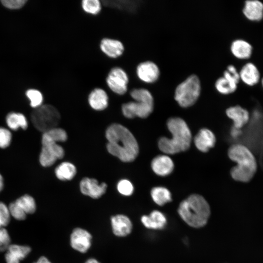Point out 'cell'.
Masks as SVG:
<instances>
[{
  "label": "cell",
  "mask_w": 263,
  "mask_h": 263,
  "mask_svg": "<svg viewBox=\"0 0 263 263\" xmlns=\"http://www.w3.org/2000/svg\"><path fill=\"white\" fill-rule=\"evenodd\" d=\"M240 132V129L233 127L231 131V134L233 137H236L239 135Z\"/></svg>",
  "instance_id": "b9f144b4"
},
{
  "label": "cell",
  "mask_w": 263,
  "mask_h": 263,
  "mask_svg": "<svg viewBox=\"0 0 263 263\" xmlns=\"http://www.w3.org/2000/svg\"><path fill=\"white\" fill-rule=\"evenodd\" d=\"M178 212L188 225L200 228L207 223L210 209L208 203L203 196L194 194L180 204Z\"/></svg>",
  "instance_id": "277c9868"
},
{
  "label": "cell",
  "mask_w": 263,
  "mask_h": 263,
  "mask_svg": "<svg viewBox=\"0 0 263 263\" xmlns=\"http://www.w3.org/2000/svg\"><path fill=\"white\" fill-rule=\"evenodd\" d=\"M262 86L263 87V78L262 79Z\"/></svg>",
  "instance_id": "f6af8a7d"
},
{
  "label": "cell",
  "mask_w": 263,
  "mask_h": 263,
  "mask_svg": "<svg viewBox=\"0 0 263 263\" xmlns=\"http://www.w3.org/2000/svg\"><path fill=\"white\" fill-rule=\"evenodd\" d=\"M215 142V135L207 128L201 129L194 139V144L197 149L203 152H206L213 148Z\"/></svg>",
  "instance_id": "5bb4252c"
},
{
  "label": "cell",
  "mask_w": 263,
  "mask_h": 263,
  "mask_svg": "<svg viewBox=\"0 0 263 263\" xmlns=\"http://www.w3.org/2000/svg\"><path fill=\"white\" fill-rule=\"evenodd\" d=\"M167 127L171 138L161 137L158 142L162 152L173 154L187 150L191 141V133L186 122L180 117H172L167 122Z\"/></svg>",
  "instance_id": "7a4b0ae2"
},
{
  "label": "cell",
  "mask_w": 263,
  "mask_h": 263,
  "mask_svg": "<svg viewBox=\"0 0 263 263\" xmlns=\"http://www.w3.org/2000/svg\"><path fill=\"white\" fill-rule=\"evenodd\" d=\"M118 192L123 195L130 196L133 192V186L132 183L128 180H120L117 186Z\"/></svg>",
  "instance_id": "d590c367"
},
{
  "label": "cell",
  "mask_w": 263,
  "mask_h": 263,
  "mask_svg": "<svg viewBox=\"0 0 263 263\" xmlns=\"http://www.w3.org/2000/svg\"><path fill=\"white\" fill-rule=\"evenodd\" d=\"M154 102L134 101L125 103L122 105V112L127 118L138 117L145 118L152 113Z\"/></svg>",
  "instance_id": "9c48e42d"
},
{
  "label": "cell",
  "mask_w": 263,
  "mask_h": 263,
  "mask_svg": "<svg viewBox=\"0 0 263 263\" xmlns=\"http://www.w3.org/2000/svg\"><path fill=\"white\" fill-rule=\"evenodd\" d=\"M151 169L157 175L165 176L170 174L173 170L174 163L168 155H159L153 159L151 163Z\"/></svg>",
  "instance_id": "9a60e30c"
},
{
  "label": "cell",
  "mask_w": 263,
  "mask_h": 263,
  "mask_svg": "<svg viewBox=\"0 0 263 263\" xmlns=\"http://www.w3.org/2000/svg\"><path fill=\"white\" fill-rule=\"evenodd\" d=\"M5 259L6 263H20V261L12 257L6 252L5 254Z\"/></svg>",
  "instance_id": "ab89813d"
},
{
  "label": "cell",
  "mask_w": 263,
  "mask_h": 263,
  "mask_svg": "<svg viewBox=\"0 0 263 263\" xmlns=\"http://www.w3.org/2000/svg\"><path fill=\"white\" fill-rule=\"evenodd\" d=\"M84 263H100L98 260L94 258H90L88 259Z\"/></svg>",
  "instance_id": "7bdbcfd3"
},
{
  "label": "cell",
  "mask_w": 263,
  "mask_h": 263,
  "mask_svg": "<svg viewBox=\"0 0 263 263\" xmlns=\"http://www.w3.org/2000/svg\"><path fill=\"white\" fill-rule=\"evenodd\" d=\"M141 221L146 227L153 229H162L167 223L165 215L158 210L152 211L149 216H142Z\"/></svg>",
  "instance_id": "7402d4cb"
},
{
  "label": "cell",
  "mask_w": 263,
  "mask_h": 263,
  "mask_svg": "<svg viewBox=\"0 0 263 263\" xmlns=\"http://www.w3.org/2000/svg\"><path fill=\"white\" fill-rule=\"evenodd\" d=\"M60 118L58 110L50 104L42 105L31 113V120L33 126L43 133L57 128Z\"/></svg>",
  "instance_id": "52a82bcc"
},
{
  "label": "cell",
  "mask_w": 263,
  "mask_h": 263,
  "mask_svg": "<svg viewBox=\"0 0 263 263\" xmlns=\"http://www.w3.org/2000/svg\"><path fill=\"white\" fill-rule=\"evenodd\" d=\"M130 95L134 101L154 102L151 92L145 88H135L130 92Z\"/></svg>",
  "instance_id": "f546056e"
},
{
  "label": "cell",
  "mask_w": 263,
  "mask_h": 263,
  "mask_svg": "<svg viewBox=\"0 0 263 263\" xmlns=\"http://www.w3.org/2000/svg\"><path fill=\"white\" fill-rule=\"evenodd\" d=\"M15 202L26 214H33L36 210L35 200L33 197L28 194L20 197Z\"/></svg>",
  "instance_id": "f1b7e54d"
},
{
  "label": "cell",
  "mask_w": 263,
  "mask_h": 263,
  "mask_svg": "<svg viewBox=\"0 0 263 263\" xmlns=\"http://www.w3.org/2000/svg\"><path fill=\"white\" fill-rule=\"evenodd\" d=\"M67 137V132L61 128H56L43 133L39 158L43 167H50L64 157V150L57 143L66 141Z\"/></svg>",
  "instance_id": "5b68a950"
},
{
  "label": "cell",
  "mask_w": 263,
  "mask_h": 263,
  "mask_svg": "<svg viewBox=\"0 0 263 263\" xmlns=\"http://www.w3.org/2000/svg\"><path fill=\"white\" fill-rule=\"evenodd\" d=\"M31 251V248L29 246L11 244L6 251L14 258L20 261L26 258Z\"/></svg>",
  "instance_id": "83f0119b"
},
{
  "label": "cell",
  "mask_w": 263,
  "mask_h": 263,
  "mask_svg": "<svg viewBox=\"0 0 263 263\" xmlns=\"http://www.w3.org/2000/svg\"><path fill=\"white\" fill-rule=\"evenodd\" d=\"M81 6L85 12L92 15L98 14L102 9V4L99 0H83Z\"/></svg>",
  "instance_id": "4dcf8cb0"
},
{
  "label": "cell",
  "mask_w": 263,
  "mask_h": 263,
  "mask_svg": "<svg viewBox=\"0 0 263 263\" xmlns=\"http://www.w3.org/2000/svg\"><path fill=\"white\" fill-rule=\"evenodd\" d=\"M99 46L103 53L113 58L121 56L124 51V46L121 41L111 38H102Z\"/></svg>",
  "instance_id": "2e32d148"
},
{
  "label": "cell",
  "mask_w": 263,
  "mask_h": 263,
  "mask_svg": "<svg viewBox=\"0 0 263 263\" xmlns=\"http://www.w3.org/2000/svg\"><path fill=\"white\" fill-rule=\"evenodd\" d=\"M11 215L8 207L0 202V228H4L10 222Z\"/></svg>",
  "instance_id": "e575fe53"
},
{
  "label": "cell",
  "mask_w": 263,
  "mask_h": 263,
  "mask_svg": "<svg viewBox=\"0 0 263 263\" xmlns=\"http://www.w3.org/2000/svg\"><path fill=\"white\" fill-rule=\"evenodd\" d=\"M243 13L246 18L251 21H260L263 18V3L258 0H246Z\"/></svg>",
  "instance_id": "d6986e66"
},
{
  "label": "cell",
  "mask_w": 263,
  "mask_h": 263,
  "mask_svg": "<svg viewBox=\"0 0 263 263\" xmlns=\"http://www.w3.org/2000/svg\"><path fill=\"white\" fill-rule=\"evenodd\" d=\"M136 73L141 81L148 84L156 82L160 75L159 67L156 63L150 60L139 63L136 67Z\"/></svg>",
  "instance_id": "30bf717a"
},
{
  "label": "cell",
  "mask_w": 263,
  "mask_h": 263,
  "mask_svg": "<svg viewBox=\"0 0 263 263\" xmlns=\"http://www.w3.org/2000/svg\"><path fill=\"white\" fill-rule=\"evenodd\" d=\"M239 73L240 80L248 86L257 84L260 79V74L258 69L251 62L245 64Z\"/></svg>",
  "instance_id": "ac0fdd59"
},
{
  "label": "cell",
  "mask_w": 263,
  "mask_h": 263,
  "mask_svg": "<svg viewBox=\"0 0 263 263\" xmlns=\"http://www.w3.org/2000/svg\"><path fill=\"white\" fill-rule=\"evenodd\" d=\"M201 92V83L199 77L192 74L180 83L176 87L174 98L182 108L193 105L198 100Z\"/></svg>",
  "instance_id": "8992f818"
},
{
  "label": "cell",
  "mask_w": 263,
  "mask_h": 263,
  "mask_svg": "<svg viewBox=\"0 0 263 263\" xmlns=\"http://www.w3.org/2000/svg\"><path fill=\"white\" fill-rule=\"evenodd\" d=\"M8 208L11 216L14 219L19 221L26 219L27 214L15 201L9 204Z\"/></svg>",
  "instance_id": "836d02e7"
},
{
  "label": "cell",
  "mask_w": 263,
  "mask_h": 263,
  "mask_svg": "<svg viewBox=\"0 0 263 263\" xmlns=\"http://www.w3.org/2000/svg\"><path fill=\"white\" fill-rule=\"evenodd\" d=\"M76 173L75 167L69 162H63L58 165L55 169L57 178L60 180H70Z\"/></svg>",
  "instance_id": "d4e9b609"
},
{
  "label": "cell",
  "mask_w": 263,
  "mask_h": 263,
  "mask_svg": "<svg viewBox=\"0 0 263 263\" xmlns=\"http://www.w3.org/2000/svg\"><path fill=\"white\" fill-rule=\"evenodd\" d=\"M106 81L110 90L117 94L123 95L127 92L129 77L126 72L120 67L112 68L106 77Z\"/></svg>",
  "instance_id": "ba28073f"
},
{
  "label": "cell",
  "mask_w": 263,
  "mask_h": 263,
  "mask_svg": "<svg viewBox=\"0 0 263 263\" xmlns=\"http://www.w3.org/2000/svg\"><path fill=\"white\" fill-rule=\"evenodd\" d=\"M92 236L87 230L80 227L74 229L71 234V247L80 253L86 252L91 247Z\"/></svg>",
  "instance_id": "8fae6325"
},
{
  "label": "cell",
  "mask_w": 263,
  "mask_h": 263,
  "mask_svg": "<svg viewBox=\"0 0 263 263\" xmlns=\"http://www.w3.org/2000/svg\"><path fill=\"white\" fill-rule=\"evenodd\" d=\"M37 263V262H35V263Z\"/></svg>",
  "instance_id": "bcb514c9"
},
{
  "label": "cell",
  "mask_w": 263,
  "mask_h": 263,
  "mask_svg": "<svg viewBox=\"0 0 263 263\" xmlns=\"http://www.w3.org/2000/svg\"><path fill=\"white\" fill-rule=\"evenodd\" d=\"M111 224L113 233L117 237L127 236L132 231V222L127 216L124 214L112 216Z\"/></svg>",
  "instance_id": "4fadbf2b"
},
{
  "label": "cell",
  "mask_w": 263,
  "mask_h": 263,
  "mask_svg": "<svg viewBox=\"0 0 263 263\" xmlns=\"http://www.w3.org/2000/svg\"><path fill=\"white\" fill-rule=\"evenodd\" d=\"M11 140V132L5 128L0 127V148H7L10 145Z\"/></svg>",
  "instance_id": "8d00e7d4"
},
{
  "label": "cell",
  "mask_w": 263,
  "mask_h": 263,
  "mask_svg": "<svg viewBox=\"0 0 263 263\" xmlns=\"http://www.w3.org/2000/svg\"><path fill=\"white\" fill-rule=\"evenodd\" d=\"M3 179L2 175L0 174V192L2 190L3 188Z\"/></svg>",
  "instance_id": "ee69618b"
},
{
  "label": "cell",
  "mask_w": 263,
  "mask_h": 263,
  "mask_svg": "<svg viewBox=\"0 0 263 263\" xmlns=\"http://www.w3.org/2000/svg\"><path fill=\"white\" fill-rule=\"evenodd\" d=\"M224 77L238 84L240 80L239 71L233 65H229L223 73Z\"/></svg>",
  "instance_id": "d6a6232c"
},
{
  "label": "cell",
  "mask_w": 263,
  "mask_h": 263,
  "mask_svg": "<svg viewBox=\"0 0 263 263\" xmlns=\"http://www.w3.org/2000/svg\"><path fill=\"white\" fill-rule=\"evenodd\" d=\"M6 122L8 127L14 131L19 127L26 130L28 127V122L25 116L19 113L11 112L6 117Z\"/></svg>",
  "instance_id": "cb8c5ba5"
},
{
  "label": "cell",
  "mask_w": 263,
  "mask_h": 263,
  "mask_svg": "<svg viewBox=\"0 0 263 263\" xmlns=\"http://www.w3.org/2000/svg\"><path fill=\"white\" fill-rule=\"evenodd\" d=\"M230 49L232 54L237 58L245 59L249 58L252 53V46L247 41L242 39L233 40Z\"/></svg>",
  "instance_id": "44dd1931"
},
{
  "label": "cell",
  "mask_w": 263,
  "mask_h": 263,
  "mask_svg": "<svg viewBox=\"0 0 263 263\" xmlns=\"http://www.w3.org/2000/svg\"><path fill=\"white\" fill-rule=\"evenodd\" d=\"M227 116L233 121V127L240 129L249 121L248 112L240 106L230 107L226 110Z\"/></svg>",
  "instance_id": "e0dca14e"
},
{
  "label": "cell",
  "mask_w": 263,
  "mask_h": 263,
  "mask_svg": "<svg viewBox=\"0 0 263 263\" xmlns=\"http://www.w3.org/2000/svg\"><path fill=\"white\" fill-rule=\"evenodd\" d=\"M88 102L93 109L102 111L108 106L109 97L103 89L96 88L93 89L89 94Z\"/></svg>",
  "instance_id": "ffe728a7"
},
{
  "label": "cell",
  "mask_w": 263,
  "mask_h": 263,
  "mask_svg": "<svg viewBox=\"0 0 263 263\" xmlns=\"http://www.w3.org/2000/svg\"><path fill=\"white\" fill-rule=\"evenodd\" d=\"M26 0H3L1 2L5 7L11 9L21 8L26 3Z\"/></svg>",
  "instance_id": "f35d334b"
},
{
  "label": "cell",
  "mask_w": 263,
  "mask_h": 263,
  "mask_svg": "<svg viewBox=\"0 0 263 263\" xmlns=\"http://www.w3.org/2000/svg\"><path fill=\"white\" fill-rule=\"evenodd\" d=\"M30 101V106L35 109L42 105L43 97L40 92L35 89H30L26 93Z\"/></svg>",
  "instance_id": "1f68e13d"
},
{
  "label": "cell",
  "mask_w": 263,
  "mask_h": 263,
  "mask_svg": "<svg viewBox=\"0 0 263 263\" xmlns=\"http://www.w3.org/2000/svg\"><path fill=\"white\" fill-rule=\"evenodd\" d=\"M238 84H235L223 76L218 78L214 86L216 91L222 94H229L234 93L237 89Z\"/></svg>",
  "instance_id": "4316f807"
},
{
  "label": "cell",
  "mask_w": 263,
  "mask_h": 263,
  "mask_svg": "<svg viewBox=\"0 0 263 263\" xmlns=\"http://www.w3.org/2000/svg\"><path fill=\"white\" fill-rule=\"evenodd\" d=\"M150 194L153 201L159 206H163L172 200L170 191L165 187L153 188L151 190Z\"/></svg>",
  "instance_id": "484cf974"
},
{
  "label": "cell",
  "mask_w": 263,
  "mask_h": 263,
  "mask_svg": "<svg viewBox=\"0 0 263 263\" xmlns=\"http://www.w3.org/2000/svg\"><path fill=\"white\" fill-rule=\"evenodd\" d=\"M228 156L237 163L230 170L233 179L242 182H247L252 179L257 171V164L248 148L242 144L233 145L228 150Z\"/></svg>",
  "instance_id": "3957f363"
},
{
  "label": "cell",
  "mask_w": 263,
  "mask_h": 263,
  "mask_svg": "<svg viewBox=\"0 0 263 263\" xmlns=\"http://www.w3.org/2000/svg\"><path fill=\"white\" fill-rule=\"evenodd\" d=\"M107 185L105 183L99 184L98 182L94 178L85 177L80 183L81 193L93 199L101 197L105 192Z\"/></svg>",
  "instance_id": "7c38bea8"
},
{
  "label": "cell",
  "mask_w": 263,
  "mask_h": 263,
  "mask_svg": "<svg viewBox=\"0 0 263 263\" xmlns=\"http://www.w3.org/2000/svg\"><path fill=\"white\" fill-rule=\"evenodd\" d=\"M101 2L107 7L130 13L134 12L138 4L137 1L130 0H102Z\"/></svg>",
  "instance_id": "603a6c76"
},
{
  "label": "cell",
  "mask_w": 263,
  "mask_h": 263,
  "mask_svg": "<svg viewBox=\"0 0 263 263\" xmlns=\"http://www.w3.org/2000/svg\"><path fill=\"white\" fill-rule=\"evenodd\" d=\"M107 149L112 155L124 162L135 160L139 152L137 141L132 132L119 124L110 126L106 132Z\"/></svg>",
  "instance_id": "6da1fadb"
},
{
  "label": "cell",
  "mask_w": 263,
  "mask_h": 263,
  "mask_svg": "<svg viewBox=\"0 0 263 263\" xmlns=\"http://www.w3.org/2000/svg\"><path fill=\"white\" fill-rule=\"evenodd\" d=\"M37 263H52L47 257L41 256L36 262Z\"/></svg>",
  "instance_id": "60d3db41"
},
{
  "label": "cell",
  "mask_w": 263,
  "mask_h": 263,
  "mask_svg": "<svg viewBox=\"0 0 263 263\" xmlns=\"http://www.w3.org/2000/svg\"><path fill=\"white\" fill-rule=\"evenodd\" d=\"M11 239L5 228H0V252L6 251L11 244Z\"/></svg>",
  "instance_id": "74e56055"
}]
</instances>
